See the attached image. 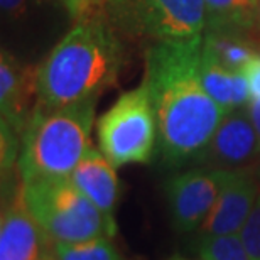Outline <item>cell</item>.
Instances as JSON below:
<instances>
[{"label":"cell","instance_id":"cell-15","mask_svg":"<svg viewBox=\"0 0 260 260\" xmlns=\"http://www.w3.org/2000/svg\"><path fill=\"white\" fill-rule=\"evenodd\" d=\"M208 10V29L253 32L257 0H203ZM206 29V30H208Z\"/></svg>","mask_w":260,"mask_h":260},{"label":"cell","instance_id":"cell-5","mask_svg":"<svg viewBox=\"0 0 260 260\" xmlns=\"http://www.w3.org/2000/svg\"><path fill=\"white\" fill-rule=\"evenodd\" d=\"M100 10L120 38L152 44L198 38L210 22L203 0H102Z\"/></svg>","mask_w":260,"mask_h":260},{"label":"cell","instance_id":"cell-19","mask_svg":"<svg viewBox=\"0 0 260 260\" xmlns=\"http://www.w3.org/2000/svg\"><path fill=\"white\" fill-rule=\"evenodd\" d=\"M61 2H63L68 14L75 20H80L96 12V9L102 5V0H61Z\"/></svg>","mask_w":260,"mask_h":260},{"label":"cell","instance_id":"cell-17","mask_svg":"<svg viewBox=\"0 0 260 260\" xmlns=\"http://www.w3.org/2000/svg\"><path fill=\"white\" fill-rule=\"evenodd\" d=\"M196 250L201 260H252L240 233L233 235H200Z\"/></svg>","mask_w":260,"mask_h":260},{"label":"cell","instance_id":"cell-16","mask_svg":"<svg viewBox=\"0 0 260 260\" xmlns=\"http://www.w3.org/2000/svg\"><path fill=\"white\" fill-rule=\"evenodd\" d=\"M46 258L49 260H122L110 237H98L83 242H51Z\"/></svg>","mask_w":260,"mask_h":260},{"label":"cell","instance_id":"cell-6","mask_svg":"<svg viewBox=\"0 0 260 260\" xmlns=\"http://www.w3.org/2000/svg\"><path fill=\"white\" fill-rule=\"evenodd\" d=\"M98 147L113 168L149 164L157 150V122L147 85L122 93L96 120Z\"/></svg>","mask_w":260,"mask_h":260},{"label":"cell","instance_id":"cell-22","mask_svg":"<svg viewBox=\"0 0 260 260\" xmlns=\"http://www.w3.org/2000/svg\"><path fill=\"white\" fill-rule=\"evenodd\" d=\"M247 112L250 115V120L253 123V128L257 132V137H258V147H260V100L257 98H250L247 105Z\"/></svg>","mask_w":260,"mask_h":260},{"label":"cell","instance_id":"cell-26","mask_svg":"<svg viewBox=\"0 0 260 260\" xmlns=\"http://www.w3.org/2000/svg\"><path fill=\"white\" fill-rule=\"evenodd\" d=\"M41 260H49V258H46V257H44V258H41Z\"/></svg>","mask_w":260,"mask_h":260},{"label":"cell","instance_id":"cell-20","mask_svg":"<svg viewBox=\"0 0 260 260\" xmlns=\"http://www.w3.org/2000/svg\"><path fill=\"white\" fill-rule=\"evenodd\" d=\"M243 75L247 78L248 90H250V98L260 100V49L258 53L250 59V63L243 70Z\"/></svg>","mask_w":260,"mask_h":260},{"label":"cell","instance_id":"cell-25","mask_svg":"<svg viewBox=\"0 0 260 260\" xmlns=\"http://www.w3.org/2000/svg\"><path fill=\"white\" fill-rule=\"evenodd\" d=\"M171 260H188V258H178V257H176V258H171Z\"/></svg>","mask_w":260,"mask_h":260},{"label":"cell","instance_id":"cell-11","mask_svg":"<svg viewBox=\"0 0 260 260\" xmlns=\"http://www.w3.org/2000/svg\"><path fill=\"white\" fill-rule=\"evenodd\" d=\"M38 98L36 86V70L32 66L22 64L20 61L2 49L0 54V113L2 127L22 137L25 123L32 113Z\"/></svg>","mask_w":260,"mask_h":260},{"label":"cell","instance_id":"cell-10","mask_svg":"<svg viewBox=\"0 0 260 260\" xmlns=\"http://www.w3.org/2000/svg\"><path fill=\"white\" fill-rule=\"evenodd\" d=\"M51 240L25 205L22 183L4 205L0 220V260H41Z\"/></svg>","mask_w":260,"mask_h":260},{"label":"cell","instance_id":"cell-2","mask_svg":"<svg viewBox=\"0 0 260 260\" xmlns=\"http://www.w3.org/2000/svg\"><path fill=\"white\" fill-rule=\"evenodd\" d=\"M125 49L105 15L93 12L76 20L36 68L38 103L63 107L100 95L118 80Z\"/></svg>","mask_w":260,"mask_h":260},{"label":"cell","instance_id":"cell-4","mask_svg":"<svg viewBox=\"0 0 260 260\" xmlns=\"http://www.w3.org/2000/svg\"><path fill=\"white\" fill-rule=\"evenodd\" d=\"M25 205L51 242H83L117 235L113 216L93 205L70 178L22 183Z\"/></svg>","mask_w":260,"mask_h":260},{"label":"cell","instance_id":"cell-12","mask_svg":"<svg viewBox=\"0 0 260 260\" xmlns=\"http://www.w3.org/2000/svg\"><path fill=\"white\" fill-rule=\"evenodd\" d=\"M115 169L100 149L90 145L70 176L73 184L108 216H113V210L122 193L120 179Z\"/></svg>","mask_w":260,"mask_h":260},{"label":"cell","instance_id":"cell-8","mask_svg":"<svg viewBox=\"0 0 260 260\" xmlns=\"http://www.w3.org/2000/svg\"><path fill=\"white\" fill-rule=\"evenodd\" d=\"M258 159V137L247 107H243L223 117L194 166L216 171H237L253 168Z\"/></svg>","mask_w":260,"mask_h":260},{"label":"cell","instance_id":"cell-24","mask_svg":"<svg viewBox=\"0 0 260 260\" xmlns=\"http://www.w3.org/2000/svg\"><path fill=\"white\" fill-rule=\"evenodd\" d=\"M253 171H255L257 181H258V184H260V159L257 160V164H255V166H253Z\"/></svg>","mask_w":260,"mask_h":260},{"label":"cell","instance_id":"cell-7","mask_svg":"<svg viewBox=\"0 0 260 260\" xmlns=\"http://www.w3.org/2000/svg\"><path fill=\"white\" fill-rule=\"evenodd\" d=\"M230 171L193 168L173 174L164 183L171 223L179 233L200 232Z\"/></svg>","mask_w":260,"mask_h":260},{"label":"cell","instance_id":"cell-21","mask_svg":"<svg viewBox=\"0 0 260 260\" xmlns=\"http://www.w3.org/2000/svg\"><path fill=\"white\" fill-rule=\"evenodd\" d=\"M25 4H27V0H0L2 12L7 17H19L24 12Z\"/></svg>","mask_w":260,"mask_h":260},{"label":"cell","instance_id":"cell-14","mask_svg":"<svg viewBox=\"0 0 260 260\" xmlns=\"http://www.w3.org/2000/svg\"><path fill=\"white\" fill-rule=\"evenodd\" d=\"M248 36L250 34L235 30L208 29L203 36V51L226 70L243 73L250 59L258 53V48Z\"/></svg>","mask_w":260,"mask_h":260},{"label":"cell","instance_id":"cell-18","mask_svg":"<svg viewBox=\"0 0 260 260\" xmlns=\"http://www.w3.org/2000/svg\"><path fill=\"white\" fill-rule=\"evenodd\" d=\"M242 242L252 260H260V194L240 232Z\"/></svg>","mask_w":260,"mask_h":260},{"label":"cell","instance_id":"cell-3","mask_svg":"<svg viewBox=\"0 0 260 260\" xmlns=\"http://www.w3.org/2000/svg\"><path fill=\"white\" fill-rule=\"evenodd\" d=\"M98 98L63 107L36 102L25 123L17 171L22 183L70 178L91 145Z\"/></svg>","mask_w":260,"mask_h":260},{"label":"cell","instance_id":"cell-13","mask_svg":"<svg viewBox=\"0 0 260 260\" xmlns=\"http://www.w3.org/2000/svg\"><path fill=\"white\" fill-rule=\"evenodd\" d=\"M201 80L208 95L216 102L225 115L247 107L250 102L245 75L223 68L205 51L201 54Z\"/></svg>","mask_w":260,"mask_h":260},{"label":"cell","instance_id":"cell-1","mask_svg":"<svg viewBox=\"0 0 260 260\" xmlns=\"http://www.w3.org/2000/svg\"><path fill=\"white\" fill-rule=\"evenodd\" d=\"M203 36L145 51L142 81L157 122V154L168 168L194 164L225 117L201 80Z\"/></svg>","mask_w":260,"mask_h":260},{"label":"cell","instance_id":"cell-23","mask_svg":"<svg viewBox=\"0 0 260 260\" xmlns=\"http://www.w3.org/2000/svg\"><path fill=\"white\" fill-rule=\"evenodd\" d=\"M253 32L260 34V0L255 2V22H253Z\"/></svg>","mask_w":260,"mask_h":260},{"label":"cell","instance_id":"cell-9","mask_svg":"<svg viewBox=\"0 0 260 260\" xmlns=\"http://www.w3.org/2000/svg\"><path fill=\"white\" fill-rule=\"evenodd\" d=\"M260 194L253 168L230 171L218 200L200 228V235H233L240 233Z\"/></svg>","mask_w":260,"mask_h":260}]
</instances>
